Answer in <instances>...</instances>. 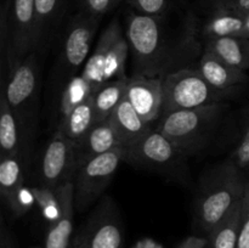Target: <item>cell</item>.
<instances>
[{
  "label": "cell",
  "instance_id": "cell-1",
  "mask_svg": "<svg viewBox=\"0 0 249 248\" xmlns=\"http://www.w3.org/2000/svg\"><path fill=\"white\" fill-rule=\"evenodd\" d=\"M240 170L232 162H225L204 181L196 201V219L207 233L242 201L247 182Z\"/></svg>",
  "mask_w": 249,
  "mask_h": 248
},
{
  "label": "cell",
  "instance_id": "cell-2",
  "mask_svg": "<svg viewBox=\"0 0 249 248\" xmlns=\"http://www.w3.org/2000/svg\"><path fill=\"white\" fill-rule=\"evenodd\" d=\"M225 104L180 109L162 114L157 130L167 136L184 155L203 147L221 118Z\"/></svg>",
  "mask_w": 249,
  "mask_h": 248
},
{
  "label": "cell",
  "instance_id": "cell-3",
  "mask_svg": "<svg viewBox=\"0 0 249 248\" xmlns=\"http://www.w3.org/2000/svg\"><path fill=\"white\" fill-rule=\"evenodd\" d=\"M129 53L126 41L121 23L117 18L109 22L100 35L95 50L88 57L82 75L95 90L111 80L125 79V65Z\"/></svg>",
  "mask_w": 249,
  "mask_h": 248
},
{
  "label": "cell",
  "instance_id": "cell-4",
  "mask_svg": "<svg viewBox=\"0 0 249 248\" xmlns=\"http://www.w3.org/2000/svg\"><path fill=\"white\" fill-rule=\"evenodd\" d=\"M125 38L134 58V75L156 77L164 61L165 41L160 17L130 12L126 16Z\"/></svg>",
  "mask_w": 249,
  "mask_h": 248
},
{
  "label": "cell",
  "instance_id": "cell-5",
  "mask_svg": "<svg viewBox=\"0 0 249 248\" xmlns=\"http://www.w3.org/2000/svg\"><path fill=\"white\" fill-rule=\"evenodd\" d=\"M162 114L223 102L226 94L212 87L197 68H182L162 77Z\"/></svg>",
  "mask_w": 249,
  "mask_h": 248
},
{
  "label": "cell",
  "instance_id": "cell-6",
  "mask_svg": "<svg viewBox=\"0 0 249 248\" xmlns=\"http://www.w3.org/2000/svg\"><path fill=\"white\" fill-rule=\"evenodd\" d=\"M38 57L29 53L21 62L9 68L4 79V95L28 139L33 128L34 111L38 99Z\"/></svg>",
  "mask_w": 249,
  "mask_h": 248
},
{
  "label": "cell",
  "instance_id": "cell-7",
  "mask_svg": "<svg viewBox=\"0 0 249 248\" xmlns=\"http://www.w3.org/2000/svg\"><path fill=\"white\" fill-rule=\"evenodd\" d=\"M124 156L125 147L118 146L78 169L73 177L75 211L83 213L99 201L111 184L121 163L124 162Z\"/></svg>",
  "mask_w": 249,
  "mask_h": 248
},
{
  "label": "cell",
  "instance_id": "cell-8",
  "mask_svg": "<svg viewBox=\"0 0 249 248\" xmlns=\"http://www.w3.org/2000/svg\"><path fill=\"white\" fill-rule=\"evenodd\" d=\"M121 216L111 197H102L84 225L79 229L72 248H123Z\"/></svg>",
  "mask_w": 249,
  "mask_h": 248
},
{
  "label": "cell",
  "instance_id": "cell-9",
  "mask_svg": "<svg viewBox=\"0 0 249 248\" xmlns=\"http://www.w3.org/2000/svg\"><path fill=\"white\" fill-rule=\"evenodd\" d=\"M39 48L34 0H12L7 16L6 65L11 68Z\"/></svg>",
  "mask_w": 249,
  "mask_h": 248
},
{
  "label": "cell",
  "instance_id": "cell-10",
  "mask_svg": "<svg viewBox=\"0 0 249 248\" xmlns=\"http://www.w3.org/2000/svg\"><path fill=\"white\" fill-rule=\"evenodd\" d=\"M184 153L157 129H151L125 148L124 162L148 169H169L180 162Z\"/></svg>",
  "mask_w": 249,
  "mask_h": 248
},
{
  "label": "cell",
  "instance_id": "cell-11",
  "mask_svg": "<svg viewBox=\"0 0 249 248\" xmlns=\"http://www.w3.org/2000/svg\"><path fill=\"white\" fill-rule=\"evenodd\" d=\"M39 175L40 184L53 190L73 180L75 175L74 141L56 130L41 156Z\"/></svg>",
  "mask_w": 249,
  "mask_h": 248
},
{
  "label": "cell",
  "instance_id": "cell-12",
  "mask_svg": "<svg viewBox=\"0 0 249 248\" xmlns=\"http://www.w3.org/2000/svg\"><path fill=\"white\" fill-rule=\"evenodd\" d=\"M99 19L100 17L83 11L71 22L62 46L63 66L68 72L75 73L80 67H84Z\"/></svg>",
  "mask_w": 249,
  "mask_h": 248
},
{
  "label": "cell",
  "instance_id": "cell-13",
  "mask_svg": "<svg viewBox=\"0 0 249 248\" xmlns=\"http://www.w3.org/2000/svg\"><path fill=\"white\" fill-rule=\"evenodd\" d=\"M125 97L139 116L152 124L162 116V77L134 75L128 78Z\"/></svg>",
  "mask_w": 249,
  "mask_h": 248
},
{
  "label": "cell",
  "instance_id": "cell-14",
  "mask_svg": "<svg viewBox=\"0 0 249 248\" xmlns=\"http://www.w3.org/2000/svg\"><path fill=\"white\" fill-rule=\"evenodd\" d=\"M26 155L0 157V197L16 214L29 208L23 198Z\"/></svg>",
  "mask_w": 249,
  "mask_h": 248
},
{
  "label": "cell",
  "instance_id": "cell-15",
  "mask_svg": "<svg viewBox=\"0 0 249 248\" xmlns=\"http://www.w3.org/2000/svg\"><path fill=\"white\" fill-rule=\"evenodd\" d=\"M121 146L108 119L94 124L87 134L74 141L75 173L89 160Z\"/></svg>",
  "mask_w": 249,
  "mask_h": 248
},
{
  "label": "cell",
  "instance_id": "cell-16",
  "mask_svg": "<svg viewBox=\"0 0 249 248\" xmlns=\"http://www.w3.org/2000/svg\"><path fill=\"white\" fill-rule=\"evenodd\" d=\"M60 215L51 223L45 238V248H70L73 233V215H74V185L68 180L56 189Z\"/></svg>",
  "mask_w": 249,
  "mask_h": 248
},
{
  "label": "cell",
  "instance_id": "cell-17",
  "mask_svg": "<svg viewBox=\"0 0 249 248\" xmlns=\"http://www.w3.org/2000/svg\"><path fill=\"white\" fill-rule=\"evenodd\" d=\"M197 70L212 87L224 94H229L231 90L243 84L248 79L245 71L228 65L207 51H203L202 53Z\"/></svg>",
  "mask_w": 249,
  "mask_h": 248
},
{
  "label": "cell",
  "instance_id": "cell-18",
  "mask_svg": "<svg viewBox=\"0 0 249 248\" xmlns=\"http://www.w3.org/2000/svg\"><path fill=\"white\" fill-rule=\"evenodd\" d=\"M119 143L123 147H129L136 140L151 130V124L146 123L134 109L126 97H124L108 118Z\"/></svg>",
  "mask_w": 249,
  "mask_h": 248
},
{
  "label": "cell",
  "instance_id": "cell-19",
  "mask_svg": "<svg viewBox=\"0 0 249 248\" xmlns=\"http://www.w3.org/2000/svg\"><path fill=\"white\" fill-rule=\"evenodd\" d=\"M27 141L16 116L10 108L4 95V84L0 91V157L26 155Z\"/></svg>",
  "mask_w": 249,
  "mask_h": 248
},
{
  "label": "cell",
  "instance_id": "cell-20",
  "mask_svg": "<svg viewBox=\"0 0 249 248\" xmlns=\"http://www.w3.org/2000/svg\"><path fill=\"white\" fill-rule=\"evenodd\" d=\"M204 51L241 71L249 70V38L220 36L206 39Z\"/></svg>",
  "mask_w": 249,
  "mask_h": 248
},
{
  "label": "cell",
  "instance_id": "cell-21",
  "mask_svg": "<svg viewBox=\"0 0 249 248\" xmlns=\"http://www.w3.org/2000/svg\"><path fill=\"white\" fill-rule=\"evenodd\" d=\"M126 83L128 78L111 80L102 84L92 92L91 102L96 117V123L108 119L119 102L125 97Z\"/></svg>",
  "mask_w": 249,
  "mask_h": 248
},
{
  "label": "cell",
  "instance_id": "cell-22",
  "mask_svg": "<svg viewBox=\"0 0 249 248\" xmlns=\"http://www.w3.org/2000/svg\"><path fill=\"white\" fill-rule=\"evenodd\" d=\"M203 35L206 39L220 38V36H246L245 15L216 9L203 27Z\"/></svg>",
  "mask_w": 249,
  "mask_h": 248
},
{
  "label": "cell",
  "instance_id": "cell-23",
  "mask_svg": "<svg viewBox=\"0 0 249 248\" xmlns=\"http://www.w3.org/2000/svg\"><path fill=\"white\" fill-rule=\"evenodd\" d=\"M96 124L91 96L66 116L61 117L57 130L73 141H77Z\"/></svg>",
  "mask_w": 249,
  "mask_h": 248
},
{
  "label": "cell",
  "instance_id": "cell-24",
  "mask_svg": "<svg viewBox=\"0 0 249 248\" xmlns=\"http://www.w3.org/2000/svg\"><path fill=\"white\" fill-rule=\"evenodd\" d=\"M242 201L208 233L209 248H237Z\"/></svg>",
  "mask_w": 249,
  "mask_h": 248
},
{
  "label": "cell",
  "instance_id": "cell-25",
  "mask_svg": "<svg viewBox=\"0 0 249 248\" xmlns=\"http://www.w3.org/2000/svg\"><path fill=\"white\" fill-rule=\"evenodd\" d=\"M92 92H94L92 87L82 75H73L66 84L61 96V117L68 114L75 107L89 100Z\"/></svg>",
  "mask_w": 249,
  "mask_h": 248
},
{
  "label": "cell",
  "instance_id": "cell-26",
  "mask_svg": "<svg viewBox=\"0 0 249 248\" xmlns=\"http://www.w3.org/2000/svg\"><path fill=\"white\" fill-rule=\"evenodd\" d=\"M62 0H34L36 15V26H38L39 45L45 38L49 28L57 17L61 9Z\"/></svg>",
  "mask_w": 249,
  "mask_h": 248
},
{
  "label": "cell",
  "instance_id": "cell-27",
  "mask_svg": "<svg viewBox=\"0 0 249 248\" xmlns=\"http://www.w3.org/2000/svg\"><path fill=\"white\" fill-rule=\"evenodd\" d=\"M32 194H33L34 201L39 204L41 211L44 212L45 218L53 223L60 215V204H58L56 190L49 189V187L41 185L40 187H36L32 190Z\"/></svg>",
  "mask_w": 249,
  "mask_h": 248
},
{
  "label": "cell",
  "instance_id": "cell-28",
  "mask_svg": "<svg viewBox=\"0 0 249 248\" xmlns=\"http://www.w3.org/2000/svg\"><path fill=\"white\" fill-rule=\"evenodd\" d=\"M133 10L147 16L160 17L168 9L169 0H126Z\"/></svg>",
  "mask_w": 249,
  "mask_h": 248
},
{
  "label": "cell",
  "instance_id": "cell-29",
  "mask_svg": "<svg viewBox=\"0 0 249 248\" xmlns=\"http://www.w3.org/2000/svg\"><path fill=\"white\" fill-rule=\"evenodd\" d=\"M237 248H249V184H246L245 195L242 198V214Z\"/></svg>",
  "mask_w": 249,
  "mask_h": 248
},
{
  "label": "cell",
  "instance_id": "cell-30",
  "mask_svg": "<svg viewBox=\"0 0 249 248\" xmlns=\"http://www.w3.org/2000/svg\"><path fill=\"white\" fill-rule=\"evenodd\" d=\"M231 162L240 169L249 167V125L246 129L240 143L231 156Z\"/></svg>",
  "mask_w": 249,
  "mask_h": 248
},
{
  "label": "cell",
  "instance_id": "cell-31",
  "mask_svg": "<svg viewBox=\"0 0 249 248\" xmlns=\"http://www.w3.org/2000/svg\"><path fill=\"white\" fill-rule=\"evenodd\" d=\"M121 1L122 0H82V5L85 12L101 17L113 10Z\"/></svg>",
  "mask_w": 249,
  "mask_h": 248
},
{
  "label": "cell",
  "instance_id": "cell-32",
  "mask_svg": "<svg viewBox=\"0 0 249 248\" xmlns=\"http://www.w3.org/2000/svg\"><path fill=\"white\" fill-rule=\"evenodd\" d=\"M7 53V14L0 5V70H4Z\"/></svg>",
  "mask_w": 249,
  "mask_h": 248
},
{
  "label": "cell",
  "instance_id": "cell-33",
  "mask_svg": "<svg viewBox=\"0 0 249 248\" xmlns=\"http://www.w3.org/2000/svg\"><path fill=\"white\" fill-rule=\"evenodd\" d=\"M216 7L247 15L249 14V0H216Z\"/></svg>",
  "mask_w": 249,
  "mask_h": 248
},
{
  "label": "cell",
  "instance_id": "cell-34",
  "mask_svg": "<svg viewBox=\"0 0 249 248\" xmlns=\"http://www.w3.org/2000/svg\"><path fill=\"white\" fill-rule=\"evenodd\" d=\"M208 237H199V236H189L180 243L179 248H207Z\"/></svg>",
  "mask_w": 249,
  "mask_h": 248
},
{
  "label": "cell",
  "instance_id": "cell-35",
  "mask_svg": "<svg viewBox=\"0 0 249 248\" xmlns=\"http://www.w3.org/2000/svg\"><path fill=\"white\" fill-rule=\"evenodd\" d=\"M134 248H162V246L156 242V241L150 240V238H145V240L139 241Z\"/></svg>",
  "mask_w": 249,
  "mask_h": 248
},
{
  "label": "cell",
  "instance_id": "cell-36",
  "mask_svg": "<svg viewBox=\"0 0 249 248\" xmlns=\"http://www.w3.org/2000/svg\"><path fill=\"white\" fill-rule=\"evenodd\" d=\"M245 21H246V36L249 38V14L245 15Z\"/></svg>",
  "mask_w": 249,
  "mask_h": 248
},
{
  "label": "cell",
  "instance_id": "cell-37",
  "mask_svg": "<svg viewBox=\"0 0 249 248\" xmlns=\"http://www.w3.org/2000/svg\"><path fill=\"white\" fill-rule=\"evenodd\" d=\"M4 70H0V91H1V88H2V84H4Z\"/></svg>",
  "mask_w": 249,
  "mask_h": 248
},
{
  "label": "cell",
  "instance_id": "cell-38",
  "mask_svg": "<svg viewBox=\"0 0 249 248\" xmlns=\"http://www.w3.org/2000/svg\"><path fill=\"white\" fill-rule=\"evenodd\" d=\"M1 229H2V220H1V216H0V232H1Z\"/></svg>",
  "mask_w": 249,
  "mask_h": 248
}]
</instances>
